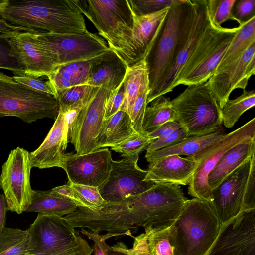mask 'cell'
<instances>
[{
  "label": "cell",
  "mask_w": 255,
  "mask_h": 255,
  "mask_svg": "<svg viewBox=\"0 0 255 255\" xmlns=\"http://www.w3.org/2000/svg\"><path fill=\"white\" fill-rule=\"evenodd\" d=\"M112 160L108 148L83 154L65 153L63 169L72 183L98 187L108 178Z\"/></svg>",
  "instance_id": "2e32d148"
},
{
  "label": "cell",
  "mask_w": 255,
  "mask_h": 255,
  "mask_svg": "<svg viewBox=\"0 0 255 255\" xmlns=\"http://www.w3.org/2000/svg\"><path fill=\"white\" fill-rule=\"evenodd\" d=\"M123 82L116 89L111 91L106 104L104 120L109 118L120 110L124 98Z\"/></svg>",
  "instance_id": "7dc6e473"
},
{
  "label": "cell",
  "mask_w": 255,
  "mask_h": 255,
  "mask_svg": "<svg viewBox=\"0 0 255 255\" xmlns=\"http://www.w3.org/2000/svg\"><path fill=\"white\" fill-rule=\"evenodd\" d=\"M206 255H255V209L243 210L223 224Z\"/></svg>",
  "instance_id": "5bb4252c"
},
{
  "label": "cell",
  "mask_w": 255,
  "mask_h": 255,
  "mask_svg": "<svg viewBox=\"0 0 255 255\" xmlns=\"http://www.w3.org/2000/svg\"><path fill=\"white\" fill-rule=\"evenodd\" d=\"M123 157L120 160H112L108 178L98 187L101 196L107 202L119 201L141 194L154 185L151 181L144 180L147 170L138 166L139 155Z\"/></svg>",
  "instance_id": "8fae6325"
},
{
  "label": "cell",
  "mask_w": 255,
  "mask_h": 255,
  "mask_svg": "<svg viewBox=\"0 0 255 255\" xmlns=\"http://www.w3.org/2000/svg\"><path fill=\"white\" fill-rule=\"evenodd\" d=\"M136 132L129 115L119 110L104 120L96 137L95 150L114 147Z\"/></svg>",
  "instance_id": "4316f807"
},
{
  "label": "cell",
  "mask_w": 255,
  "mask_h": 255,
  "mask_svg": "<svg viewBox=\"0 0 255 255\" xmlns=\"http://www.w3.org/2000/svg\"><path fill=\"white\" fill-rule=\"evenodd\" d=\"M181 128H182L181 126L177 122H168L146 134L148 137L154 140L164 137Z\"/></svg>",
  "instance_id": "681fc988"
},
{
  "label": "cell",
  "mask_w": 255,
  "mask_h": 255,
  "mask_svg": "<svg viewBox=\"0 0 255 255\" xmlns=\"http://www.w3.org/2000/svg\"><path fill=\"white\" fill-rule=\"evenodd\" d=\"M35 32L11 31L1 34L8 44L25 75L39 78L47 76L59 65L56 55L37 37Z\"/></svg>",
  "instance_id": "9c48e42d"
},
{
  "label": "cell",
  "mask_w": 255,
  "mask_h": 255,
  "mask_svg": "<svg viewBox=\"0 0 255 255\" xmlns=\"http://www.w3.org/2000/svg\"><path fill=\"white\" fill-rule=\"evenodd\" d=\"M9 0H0V11L5 8L8 5Z\"/></svg>",
  "instance_id": "f5cc1de1"
},
{
  "label": "cell",
  "mask_w": 255,
  "mask_h": 255,
  "mask_svg": "<svg viewBox=\"0 0 255 255\" xmlns=\"http://www.w3.org/2000/svg\"><path fill=\"white\" fill-rule=\"evenodd\" d=\"M188 137L186 130L182 128L164 137L153 141L146 148V153H152L162 148L172 146Z\"/></svg>",
  "instance_id": "ee69618b"
},
{
  "label": "cell",
  "mask_w": 255,
  "mask_h": 255,
  "mask_svg": "<svg viewBox=\"0 0 255 255\" xmlns=\"http://www.w3.org/2000/svg\"><path fill=\"white\" fill-rule=\"evenodd\" d=\"M78 207L73 202L47 191L32 190L30 205L25 212L60 216L75 212Z\"/></svg>",
  "instance_id": "f1b7e54d"
},
{
  "label": "cell",
  "mask_w": 255,
  "mask_h": 255,
  "mask_svg": "<svg viewBox=\"0 0 255 255\" xmlns=\"http://www.w3.org/2000/svg\"><path fill=\"white\" fill-rule=\"evenodd\" d=\"M195 12V0H179L170 6L161 29L144 57L148 95L159 83L179 42L190 30Z\"/></svg>",
  "instance_id": "277c9868"
},
{
  "label": "cell",
  "mask_w": 255,
  "mask_h": 255,
  "mask_svg": "<svg viewBox=\"0 0 255 255\" xmlns=\"http://www.w3.org/2000/svg\"><path fill=\"white\" fill-rule=\"evenodd\" d=\"M28 229L35 245L30 254L61 250L72 245L80 236L64 217L54 215L38 213Z\"/></svg>",
  "instance_id": "ac0fdd59"
},
{
  "label": "cell",
  "mask_w": 255,
  "mask_h": 255,
  "mask_svg": "<svg viewBox=\"0 0 255 255\" xmlns=\"http://www.w3.org/2000/svg\"><path fill=\"white\" fill-rule=\"evenodd\" d=\"M0 35V68L10 70L17 76L25 75L17 60L11 56L8 44Z\"/></svg>",
  "instance_id": "7bdbcfd3"
},
{
  "label": "cell",
  "mask_w": 255,
  "mask_h": 255,
  "mask_svg": "<svg viewBox=\"0 0 255 255\" xmlns=\"http://www.w3.org/2000/svg\"><path fill=\"white\" fill-rule=\"evenodd\" d=\"M17 82L27 86L35 90L53 96L55 93L48 81L44 82L38 78L26 75L13 76Z\"/></svg>",
  "instance_id": "c3c4849f"
},
{
  "label": "cell",
  "mask_w": 255,
  "mask_h": 255,
  "mask_svg": "<svg viewBox=\"0 0 255 255\" xmlns=\"http://www.w3.org/2000/svg\"><path fill=\"white\" fill-rule=\"evenodd\" d=\"M222 225L210 201L187 199L172 224L174 255H206Z\"/></svg>",
  "instance_id": "3957f363"
},
{
  "label": "cell",
  "mask_w": 255,
  "mask_h": 255,
  "mask_svg": "<svg viewBox=\"0 0 255 255\" xmlns=\"http://www.w3.org/2000/svg\"><path fill=\"white\" fill-rule=\"evenodd\" d=\"M72 186L79 203V208L98 211L103 207L105 201L101 196L98 187L73 183Z\"/></svg>",
  "instance_id": "74e56055"
},
{
  "label": "cell",
  "mask_w": 255,
  "mask_h": 255,
  "mask_svg": "<svg viewBox=\"0 0 255 255\" xmlns=\"http://www.w3.org/2000/svg\"><path fill=\"white\" fill-rule=\"evenodd\" d=\"M59 103L52 95L35 90L0 72V118L13 116L26 123L56 119Z\"/></svg>",
  "instance_id": "52a82bcc"
},
{
  "label": "cell",
  "mask_w": 255,
  "mask_h": 255,
  "mask_svg": "<svg viewBox=\"0 0 255 255\" xmlns=\"http://www.w3.org/2000/svg\"><path fill=\"white\" fill-rule=\"evenodd\" d=\"M251 138H255V118L221 138L192 157L197 162L191 177L188 194L204 201L211 200V189L208 182V175L224 153L234 145Z\"/></svg>",
  "instance_id": "ba28073f"
},
{
  "label": "cell",
  "mask_w": 255,
  "mask_h": 255,
  "mask_svg": "<svg viewBox=\"0 0 255 255\" xmlns=\"http://www.w3.org/2000/svg\"><path fill=\"white\" fill-rule=\"evenodd\" d=\"M169 8L143 16L133 15L132 46L135 63L145 57L161 29Z\"/></svg>",
  "instance_id": "603a6c76"
},
{
  "label": "cell",
  "mask_w": 255,
  "mask_h": 255,
  "mask_svg": "<svg viewBox=\"0 0 255 255\" xmlns=\"http://www.w3.org/2000/svg\"><path fill=\"white\" fill-rule=\"evenodd\" d=\"M82 14L94 24L109 48L130 67L135 63L132 46L133 14L128 0H76Z\"/></svg>",
  "instance_id": "7a4b0ae2"
},
{
  "label": "cell",
  "mask_w": 255,
  "mask_h": 255,
  "mask_svg": "<svg viewBox=\"0 0 255 255\" xmlns=\"http://www.w3.org/2000/svg\"><path fill=\"white\" fill-rule=\"evenodd\" d=\"M255 209V153L251 158L243 197V210Z\"/></svg>",
  "instance_id": "f6af8a7d"
},
{
  "label": "cell",
  "mask_w": 255,
  "mask_h": 255,
  "mask_svg": "<svg viewBox=\"0 0 255 255\" xmlns=\"http://www.w3.org/2000/svg\"><path fill=\"white\" fill-rule=\"evenodd\" d=\"M99 88L87 85L72 87L58 93L56 100L59 111L65 113L75 108H83L96 93Z\"/></svg>",
  "instance_id": "836d02e7"
},
{
  "label": "cell",
  "mask_w": 255,
  "mask_h": 255,
  "mask_svg": "<svg viewBox=\"0 0 255 255\" xmlns=\"http://www.w3.org/2000/svg\"><path fill=\"white\" fill-rule=\"evenodd\" d=\"M36 35L56 55L59 65L90 59L110 49L101 37L88 31L73 34L43 32Z\"/></svg>",
  "instance_id": "4fadbf2b"
},
{
  "label": "cell",
  "mask_w": 255,
  "mask_h": 255,
  "mask_svg": "<svg viewBox=\"0 0 255 255\" xmlns=\"http://www.w3.org/2000/svg\"><path fill=\"white\" fill-rule=\"evenodd\" d=\"M128 67L117 53L110 49L94 58L86 85L114 91L123 82Z\"/></svg>",
  "instance_id": "44dd1931"
},
{
  "label": "cell",
  "mask_w": 255,
  "mask_h": 255,
  "mask_svg": "<svg viewBox=\"0 0 255 255\" xmlns=\"http://www.w3.org/2000/svg\"><path fill=\"white\" fill-rule=\"evenodd\" d=\"M68 142V123L64 114L59 111L55 122L43 142L35 150L29 152L32 167L63 168Z\"/></svg>",
  "instance_id": "ffe728a7"
},
{
  "label": "cell",
  "mask_w": 255,
  "mask_h": 255,
  "mask_svg": "<svg viewBox=\"0 0 255 255\" xmlns=\"http://www.w3.org/2000/svg\"><path fill=\"white\" fill-rule=\"evenodd\" d=\"M251 158L211 190L210 202L222 224L243 211V197Z\"/></svg>",
  "instance_id": "d6986e66"
},
{
  "label": "cell",
  "mask_w": 255,
  "mask_h": 255,
  "mask_svg": "<svg viewBox=\"0 0 255 255\" xmlns=\"http://www.w3.org/2000/svg\"><path fill=\"white\" fill-rule=\"evenodd\" d=\"M32 168L29 152L20 147L10 151L2 165L0 183L7 211L20 214L30 205L32 193L30 183Z\"/></svg>",
  "instance_id": "30bf717a"
},
{
  "label": "cell",
  "mask_w": 255,
  "mask_h": 255,
  "mask_svg": "<svg viewBox=\"0 0 255 255\" xmlns=\"http://www.w3.org/2000/svg\"><path fill=\"white\" fill-rule=\"evenodd\" d=\"M145 181L154 184L189 185L197 162L189 158L171 155L149 163Z\"/></svg>",
  "instance_id": "7402d4cb"
},
{
  "label": "cell",
  "mask_w": 255,
  "mask_h": 255,
  "mask_svg": "<svg viewBox=\"0 0 255 255\" xmlns=\"http://www.w3.org/2000/svg\"><path fill=\"white\" fill-rule=\"evenodd\" d=\"M149 94V82L144 83L141 87L133 105L130 115L133 128L137 133H142V124L147 106V97Z\"/></svg>",
  "instance_id": "60d3db41"
},
{
  "label": "cell",
  "mask_w": 255,
  "mask_h": 255,
  "mask_svg": "<svg viewBox=\"0 0 255 255\" xmlns=\"http://www.w3.org/2000/svg\"><path fill=\"white\" fill-rule=\"evenodd\" d=\"M240 29L210 23L180 70L174 85L191 86L207 82L215 72L226 50Z\"/></svg>",
  "instance_id": "8992f818"
},
{
  "label": "cell",
  "mask_w": 255,
  "mask_h": 255,
  "mask_svg": "<svg viewBox=\"0 0 255 255\" xmlns=\"http://www.w3.org/2000/svg\"><path fill=\"white\" fill-rule=\"evenodd\" d=\"M149 82L144 58L128 67L124 80V98L120 110L130 116L132 108L142 85Z\"/></svg>",
  "instance_id": "f546056e"
},
{
  "label": "cell",
  "mask_w": 255,
  "mask_h": 255,
  "mask_svg": "<svg viewBox=\"0 0 255 255\" xmlns=\"http://www.w3.org/2000/svg\"><path fill=\"white\" fill-rule=\"evenodd\" d=\"M255 153V138H248L226 151L208 175L212 190Z\"/></svg>",
  "instance_id": "cb8c5ba5"
},
{
  "label": "cell",
  "mask_w": 255,
  "mask_h": 255,
  "mask_svg": "<svg viewBox=\"0 0 255 255\" xmlns=\"http://www.w3.org/2000/svg\"><path fill=\"white\" fill-rule=\"evenodd\" d=\"M255 73V42L239 58L216 71L207 81L209 87L222 109L232 92L245 90L250 77Z\"/></svg>",
  "instance_id": "e0dca14e"
},
{
  "label": "cell",
  "mask_w": 255,
  "mask_h": 255,
  "mask_svg": "<svg viewBox=\"0 0 255 255\" xmlns=\"http://www.w3.org/2000/svg\"><path fill=\"white\" fill-rule=\"evenodd\" d=\"M209 19L213 25L221 27L224 22L233 20L231 11L236 0H206Z\"/></svg>",
  "instance_id": "f35d334b"
},
{
  "label": "cell",
  "mask_w": 255,
  "mask_h": 255,
  "mask_svg": "<svg viewBox=\"0 0 255 255\" xmlns=\"http://www.w3.org/2000/svg\"><path fill=\"white\" fill-rule=\"evenodd\" d=\"M239 26V31L226 50L216 71L239 58L255 42V16Z\"/></svg>",
  "instance_id": "d6a6232c"
},
{
  "label": "cell",
  "mask_w": 255,
  "mask_h": 255,
  "mask_svg": "<svg viewBox=\"0 0 255 255\" xmlns=\"http://www.w3.org/2000/svg\"><path fill=\"white\" fill-rule=\"evenodd\" d=\"M151 103L145 111L142 132L147 134L165 123L177 122L176 113L169 98L160 96Z\"/></svg>",
  "instance_id": "1f68e13d"
},
{
  "label": "cell",
  "mask_w": 255,
  "mask_h": 255,
  "mask_svg": "<svg viewBox=\"0 0 255 255\" xmlns=\"http://www.w3.org/2000/svg\"><path fill=\"white\" fill-rule=\"evenodd\" d=\"M81 232L94 243L95 255H135L132 249L128 248L123 243H117L112 246L106 244L107 239L123 234L107 233L105 235H100L99 233L89 232L84 228L81 229Z\"/></svg>",
  "instance_id": "d590c367"
},
{
  "label": "cell",
  "mask_w": 255,
  "mask_h": 255,
  "mask_svg": "<svg viewBox=\"0 0 255 255\" xmlns=\"http://www.w3.org/2000/svg\"><path fill=\"white\" fill-rule=\"evenodd\" d=\"M34 247L29 229L5 227L0 235V255H26Z\"/></svg>",
  "instance_id": "4dcf8cb0"
},
{
  "label": "cell",
  "mask_w": 255,
  "mask_h": 255,
  "mask_svg": "<svg viewBox=\"0 0 255 255\" xmlns=\"http://www.w3.org/2000/svg\"><path fill=\"white\" fill-rule=\"evenodd\" d=\"M111 91L99 88L77 116L68 135L78 154L95 150L96 139L104 120L105 107Z\"/></svg>",
  "instance_id": "9a60e30c"
},
{
  "label": "cell",
  "mask_w": 255,
  "mask_h": 255,
  "mask_svg": "<svg viewBox=\"0 0 255 255\" xmlns=\"http://www.w3.org/2000/svg\"><path fill=\"white\" fill-rule=\"evenodd\" d=\"M93 249L80 236L72 245L61 250L51 253L29 254L26 255H91Z\"/></svg>",
  "instance_id": "bcb514c9"
},
{
  "label": "cell",
  "mask_w": 255,
  "mask_h": 255,
  "mask_svg": "<svg viewBox=\"0 0 255 255\" xmlns=\"http://www.w3.org/2000/svg\"><path fill=\"white\" fill-rule=\"evenodd\" d=\"M144 229L145 233L134 238L132 249L135 255H174L172 224Z\"/></svg>",
  "instance_id": "d4e9b609"
},
{
  "label": "cell",
  "mask_w": 255,
  "mask_h": 255,
  "mask_svg": "<svg viewBox=\"0 0 255 255\" xmlns=\"http://www.w3.org/2000/svg\"><path fill=\"white\" fill-rule=\"evenodd\" d=\"M255 105V92L254 90H244L236 98L228 99L221 109L224 126L227 128L233 127L242 115Z\"/></svg>",
  "instance_id": "e575fe53"
},
{
  "label": "cell",
  "mask_w": 255,
  "mask_h": 255,
  "mask_svg": "<svg viewBox=\"0 0 255 255\" xmlns=\"http://www.w3.org/2000/svg\"><path fill=\"white\" fill-rule=\"evenodd\" d=\"M195 2L196 12L191 28L179 42L168 67L159 83L148 95L147 104L158 97L173 91L180 70L210 23L206 0H195Z\"/></svg>",
  "instance_id": "7c38bea8"
},
{
  "label": "cell",
  "mask_w": 255,
  "mask_h": 255,
  "mask_svg": "<svg viewBox=\"0 0 255 255\" xmlns=\"http://www.w3.org/2000/svg\"><path fill=\"white\" fill-rule=\"evenodd\" d=\"M0 16L30 32L73 34L88 31L76 0H9Z\"/></svg>",
  "instance_id": "6da1fadb"
},
{
  "label": "cell",
  "mask_w": 255,
  "mask_h": 255,
  "mask_svg": "<svg viewBox=\"0 0 255 255\" xmlns=\"http://www.w3.org/2000/svg\"><path fill=\"white\" fill-rule=\"evenodd\" d=\"M144 133H135L111 149L122 154V156L130 157L139 154L153 141Z\"/></svg>",
  "instance_id": "8d00e7d4"
},
{
  "label": "cell",
  "mask_w": 255,
  "mask_h": 255,
  "mask_svg": "<svg viewBox=\"0 0 255 255\" xmlns=\"http://www.w3.org/2000/svg\"><path fill=\"white\" fill-rule=\"evenodd\" d=\"M225 134L223 128L216 132L200 136L188 137L172 146L146 153L145 157L149 163L171 155H187L192 157Z\"/></svg>",
  "instance_id": "83f0119b"
},
{
  "label": "cell",
  "mask_w": 255,
  "mask_h": 255,
  "mask_svg": "<svg viewBox=\"0 0 255 255\" xmlns=\"http://www.w3.org/2000/svg\"><path fill=\"white\" fill-rule=\"evenodd\" d=\"M171 102L177 122L188 137L210 134L223 128L221 109L207 81L188 86Z\"/></svg>",
  "instance_id": "5b68a950"
},
{
  "label": "cell",
  "mask_w": 255,
  "mask_h": 255,
  "mask_svg": "<svg viewBox=\"0 0 255 255\" xmlns=\"http://www.w3.org/2000/svg\"><path fill=\"white\" fill-rule=\"evenodd\" d=\"M231 14L239 26L244 24L255 16V0H236Z\"/></svg>",
  "instance_id": "b9f144b4"
},
{
  "label": "cell",
  "mask_w": 255,
  "mask_h": 255,
  "mask_svg": "<svg viewBox=\"0 0 255 255\" xmlns=\"http://www.w3.org/2000/svg\"><path fill=\"white\" fill-rule=\"evenodd\" d=\"M95 58L59 65L47 76L56 99L58 93L66 89L86 84Z\"/></svg>",
  "instance_id": "484cf974"
},
{
  "label": "cell",
  "mask_w": 255,
  "mask_h": 255,
  "mask_svg": "<svg viewBox=\"0 0 255 255\" xmlns=\"http://www.w3.org/2000/svg\"><path fill=\"white\" fill-rule=\"evenodd\" d=\"M51 191L56 195L73 202L78 208L79 207L78 200L70 181H68L67 184L64 185L53 188Z\"/></svg>",
  "instance_id": "f907efd6"
},
{
  "label": "cell",
  "mask_w": 255,
  "mask_h": 255,
  "mask_svg": "<svg viewBox=\"0 0 255 255\" xmlns=\"http://www.w3.org/2000/svg\"><path fill=\"white\" fill-rule=\"evenodd\" d=\"M0 189H1V186L0 183Z\"/></svg>",
  "instance_id": "db71d44e"
},
{
  "label": "cell",
  "mask_w": 255,
  "mask_h": 255,
  "mask_svg": "<svg viewBox=\"0 0 255 255\" xmlns=\"http://www.w3.org/2000/svg\"><path fill=\"white\" fill-rule=\"evenodd\" d=\"M7 204L3 194H0V235L5 228Z\"/></svg>",
  "instance_id": "816d5d0a"
},
{
  "label": "cell",
  "mask_w": 255,
  "mask_h": 255,
  "mask_svg": "<svg viewBox=\"0 0 255 255\" xmlns=\"http://www.w3.org/2000/svg\"><path fill=\"white\" fill-rule=\"evenodd\" d=\"M179 0H128L132 13L143 16L159 11L172 5Z\"/></svg>",
  "instance_id": "ab89813d"
}]
</instances>
